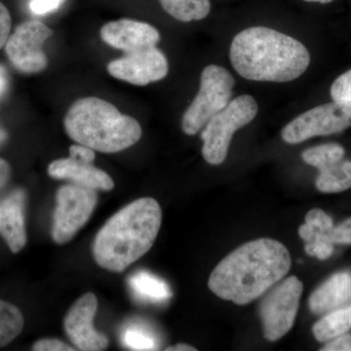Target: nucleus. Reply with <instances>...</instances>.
I'll return each instance as SVG.
<instances>
[{
  "label": "nucleus",
  "instance_id": "f03ea898",
  "mask_svg": "<svg viewBox=\"0 0 351 351\" xmlns=\"http://www.w3.org/2000/svg\"><path fill=\"white\" fill-rule=\"evenodd\" d=\"M230 58L239 75L254 82H293L311 64L304 44L267 27L239 32L230 45Z\"/></svg>",
  "mask_w": 351,
  "mask_h": 351
},
{
  "label": "nucleus",
  "instance_id": "9d476101",
  "mask_svg": "<svg viewBox=\"0 0 351 351\" xmlns=\"http://www.w3.org/2000/svg\"><path fill=\"white\" fill-rule=\"evenodd\" d=\"M52 36V29L43 22L32 20L23 23L7 39V56L22 73H39L47 66V57L43 46Z\"/></svg>",
  "mask_w": 351,
  "mask_h": 351
},
{
  "label": "nucleus",
  "instance_id": "a878e982",
  "mask_svg": "<svg viewBox=\"0 0 351 351\" xmlns=\"http://www.w3.org/2000/svg\"><path fill=\"white\" fill-rule=\"evenodd\" d=\"M331 240L334 244H351V218L332 228Z\"/></svg>",
  "mask_w": 351,
  "mask_h": 351
},
{
  "label": "nucleus",
  "instance_id": "ddd939ff",
  "mask_svg": "<svg viewBox=\"0 0 351 351\" xmlns=\"http://www.w3.org/2000/svg\"><path fill=\"white\" fill-rule=\"evenodd\" d=\"M101 38L115 49L130 53L154 47L160 40V34L147 23L121 19L103 25Z\"/></svg>",
  "mask_w": 351,
  "mask_h": 351
},
{
  "label": "nucleus",
  "instance_id": "6e6552de",
  "mask_svg": "<svg viewBox=\"0 0 351 351\" xmlns=\"http://www.w3.org/2000/svg\"><path fill=\"white\" fill-rule=\"evenodd\" d=\"M302 290V281L290 276L267 291L260 306L263 336L267 341H278L292 329Z\"/></svg>",
  "mask_w": 351,
  "mask_h": 351
},
{
  "label": "nucleus",
  "instance_id": "423d86ee",
  "mask_svg": "<svg viewBox=\"0 0 351 351\" xmlns=\"http://www.w3.org/2000/svg\"><path fill=\"white\" fill-rule=\"evenodd\" d=\"M234 84V78L223 66L210 64L203 69L199 92L182 117V131L189 136L198 133L228 105Z\"/></svg>",
  "mask_w": 351,
  "mask_h": 351
},
{
  "label": "nucleus",
  "instance_id": "72a5a7b5",
  "mask_svg": "<svg viewBox=\"0 0 351 351\" xmlns=\"http://www.w3.org/2000/svg\"><path fill=\"white\" fill-rule=\"evenodd\" d=\"M7 137H8V135H7V132L4 130L3 128H2L1 125H0V145L5 142Z\"/></svg>",
  "mask_w": 351,
  "mask_h": 351
},
{
  "label": "nucleus",
  "instance_id": "2eb2a0df",
  "mask_svg": "<svg viewBox=\"0 0 351 351\" xmlns=\"http://www.w3.org/2000/svg\"><path fill=\"white\" fill-rule=\"evenodd\" d=\"M48 174L53 179L69 180L73 184L95 191H112L114 182L105 171L92 164L78 162L73 158L57 159L48 166Z\"/></svg>",
  "mask_w": 351,
  "mask_h": 351
},
{
  "label": "nucleus",
  "instance_id": "c756f323",
  "mask_svg": "<svg viewBox=\"0 0 351 351\" xmlns=\"http://www.w3.org/2000/svg\"><path fill=\"white\" fill-rule=\"evenodd\" d=\"M323 351H351V335L345 334L339 335L336 338L330 339Z\"/></svg>",
  "mask_w": 351,
  "mask_h": 351
},
{
  "label": "nucleus",
  "instance_id": "473e14b6",
  "mask_svg": "<svg viewBox=\"0 0 351 351\" xmlns=\"http://www.w3.org/2000/svg\"><path fill=\"white\" fill-rule=\"evenodd\" d=\"M167 351H195L196 350L195 348L193 346H188V345H177L174 346H170V348H166Z\"/></svg>",
  "mask_w": 351,
  "mask_h": 351
},
{
  "label": "nucleus",
  "instance_id": "393cba45",
  "mask_svg": "<svg viewBox=\"0 0 351 351\" xmlns=\"http://www.w3.org/2000/svg\"><path fill=\"white\" fill-rule=\"evenodd\" d=\"M64 1V0H31L29 9L34 15H45L58 10Z\"/></svg>",
  "mask_w": 351,
  "mask_h": 351
},
{
  "label": "nucleus",
  "instance_id": "4be33fe9",
  "mask_svg": "<svg viewBox=\"0 0 351 351\" xmlns=\"http://www.w3.org/2000/svg\"><path fill=\"white\" fill-rule=\"evenodd\" d=\"M121 341L125 348L132 350H158L156 335L144 324L131 323L121 332Z\"/></svg>",
  "mask_w": 351,
  "mask_h": 351
},
{
  "label": "nucleus",
  "instance_id": "f704fd0d",
  "mask_svg": "<svg viewBox=\"0 0 351 351\" xmlns=\"http://www.w3.org/2000/svg\"><path fill=\"white\" fill-rule=\"evenodd\" d=\"M304 1L317 2V3L327 4V3H330V2L334 1V0H304Z\"/></svg>",
  "mask_w": 351,
  "mask_h": 351
},
{
  "label": "nucleus",
  "instance_id": "bb28decb",
  "mask_svg": "<svg viewBox=\"0 0 351 351\" xmlns=\"http://www.w3.org/2000/svg\"><path fill=\"white\" fill-rule=\"evenodd\" d=\"M34 351H73L75 348H71L64 341L57 339H43L34 343L32 346Z\"/></svg>",
  "mask_w": 351,
  "mask_h": 351
},
{
  "label": "nucleus",
  "instance_id": "b1692460",
  "mask_svg": "<svg viewBox=\"0 0 351 351\" xmlns=\"http://www.w3.org/2000/svg\"><path fill=\"white\" fill-rule=\"evenodd\" d=\"M331 96L335 101L351 103V69L339 76L332 83Z\"/></svg>",
  "mask_w": 351,
  "mask_h": 351
},
{
  "label": "nucleus",
  "instance_id": "f257e3e1",
  "mask_svg": "<svg viewBox=\"0 0 351 351\" xmlns=\"http://www.w3.org/2000/svg\"><path fill=\"white\" fill-rule=\"evenodd\" d=\"M288 249L277 240H253L232 252L215 267L208 286L226 301L244 306L265 294L288 274Z\"/></svg>",
  "mask_w": 351,
  "mask_h": 351
},
{
  "label": "nucleus",
  "instance_id": "2f4dec72",
  "mask_svg": "<svg viewBox=\"0 0 351 351\" xmlns=\"http://www.w3.org/2000/svg\"><path fill=\"white\" fill-rule=\"evenodd\" d=\"M9 80L6 69L0 64V98L4 96L8 89Z\"/></svg>",
  "mask_w": 351,
  "mask_h": 351
},
{
  "label": "nucleus",
  "instance_id": "4468645a",
  "mask_svg": "<svg viewBox=\"0 0 351 351\" xmlns=\"http://www.w3.org/2000/svg\"><path fill=\"white\" fill-rule=\"evenodd\" d=\"M25 199V191L19 189L0 201V235L14 254L22 251L27 241Z\"/></svg>",
  "mask_w": 351,
  "mask_h": 351
},
{
  "label": "nucleus",
  "instance_id": "20e7f679",
  "mask_svg": "<svg viewBox=\"0 0 351 351\" xmlns=\"http://www.w3.org/2000/svg\"><path fill=\"white\" fill-rule=\"evenodd\" d=\"M64 126L71 140L104 154L128 149L143 133L134 117L122 114L112 104L97 97L75 101L64 117Z\"/></svg>",
  "mask_w": 351,
  "mask_h": 351
},
{
  "label": "nucleus",
  "instance_id": "0eeeda50",
  "mask_svg": "<svg viewBox=\"0 0 351 351\" xmlns=\"http://www.w3.org/2000/svg\"><path fill=\"white\" fill-rule=\"evenodd\" d=\"M98 202L96 191L75 184L58 189L56 207L53 215L52 239L66 244L86 225Z\"/></svg>",
  "mask_w": 351,
  "mask_h": 351
},
{
  "label": "nucleus",
  "instance_id": "7c9ffc66",
  "mask_svg": "<svg viewBox=\"0 0 351 351\" xmlns=\"http://www.w3.org/2000/svg\"><path fill=\"white\" fill-rule=\"evenodd\" d=\"M11 167L4 159L0 158V191L6 186L10 179Z\"/></svg>",
  "mask_w": 351,
  "mask_h": 351
},
{
  "label": "nucleus",
  "instance_id": "a211bd4d",
  "mask_svg": "<svg viewBox=\"0 0 351 351\" xmlns=\"http://www.w3.org/2000/svg\"><path fill=\"white\" fill-rule=\"evenodd\" d=\"M351 329V306L334 309L313 326V335L321 343L336 338Z\"/></svg>",
  "mask_w": 351,
  "mask_h": 351
},
{
  "label": "nucleus",
  "instance_id": "9b49d317",
  "mask_svg": "<svg viewBox=\"0 0 351 351\" xmlns=\"http://www.w3.org/2000/svg\"><path fill=\"white\" fill-rule=\"evenodd\" d=\"M169 71L165 55L154 47L125 53L108 64V71L117 80L145 86L163 80Z\"/></svg>",
  "mask_w": 351,
  "mask_h": 351
},
{
  "label": "nucleus",
  "instance_id": "412c9836",
  "mask_svg": "<svg viewBox=\"0 0 351 351\" xmlns=\"http://www.w3.org/2000/svg\"><path fill=\"white\" fill-rule=\"evenodd\" d=\"M24 316L17 306L0 300V348L8 346L24 329Z\"/></svg>",
  "mask_w": 351,
  "mask_h": 351
},
{
  "label": "nucleus",
  "instance_id": "f8f14e48",
  "mask_svg": "<svg viewBox=\"0 0 351 351\" xmlns=\"http://www.w3.org/2000/svg\"><path fill=\"white\" fill-rule=\"evenodd\" d=\"M98 299L93 293L82 295L64 316V327L71 343L83 351L105 350L108 346L106 335L94 328Z\"/></svg>",
  "mask_w": 351,
  "mask_h": 351
},
{
  "label": "nucleus",
  "instance_id": "f3484780",
  "mask_svg": "<svg viewBox=\"0 0 351 351\" xmlns=\"http://www.w3.org/2000/svg\"><path fill=\"white\" fill-rule=\"evenodd\" d=\"M128 283L134 297L138 301L158 304L172 297V291L165 281L144 270L131 276Z\"/></svg>",
  "mask_w": 351,
  "mask_h": 351
},
{
  "label": "nucleus",
  "instance_id": "7ed1b4c3",
  "mask_svg": "<svg viewBox=\"0 0 351 351\" xmlns=\"http://www.w3.org/2000/svg\"><path fill=\"white\" fill-rule=\"evenodd\" d=\"M162 211L154 198L133 201L108 219L97 233L93 257L103 269L122 272L151 250L160 230Z\"/></svg>",
  "mask_w": 351,
  "mask_h": 351
},
{
  "label": "nucleus",
  "instance_id": "5701e85b",
  "mask_svg": "<svg viewBox=\"0 0 351 351\" xmlns=\"http://www.w3.org/2000/svg\"><path fill=\"white\" fill-rule=\"evenodd\" d=\"M345 154V149L341 145L326 144L306 149L302 157L304 162L320 171L343 160Z\"/></svg>",
  "mask_w": 351,
  "mask_h": 351
},
{
  "label": "nucleus",
  "instance_id": "c85d7f7f",
  "mask_svg": "<svg viewBox=\"0 0 351 351\" xmlns=\"http://www.w3.org/2000/svg\"><path fill=\"white\" fill-rule=\"evenodd\" d=\"M11 31V16L8 9L0 2V49L4 47Z\"/></svg>",
  "mask_w": 351,
  "mask_h": 351
},
{
  "label": "nucleus",
  "instance_id": "39448f33",
  "mask_svg": "<svg viewBox=\"0 0 351 351\" xmlns=\"http://www.w3.org/2000/svg\"><path fill=\"white\" fill-rule=\"evenodd\" d=\"M258 103L250 95H242L230 101L223 110L215 114L201 133L202 156L211 165H219L228 156L233 134L255 119Z\"/></svg>",
  "mask_w": 351,
  "mask_h": 351
},
{
  "label": "nucleus",
  "instance_id": "cd10ccee",
  "mask_svg": "<svg viewBox=\"0 0 351 351\" xmlns=\"http://www.w3.org/2000/svg\"><path fill=\"white\" fill-rule=\"evenodd\" d=\"M69 157L78 162L92 164L95 159L94 149L80 144L69 147Z\"/></svg>",
  "mask_w": 351,
  "mask_h": 351
},
{
  "label": "nucleus",
  "instance_id": "6ab92c4d",
  "mask_svg": "<svg viewBox=\"0 0 351 351\" xmlns=\"http://www.w3.org/2000/svg\"><path fill=\"white\" fill-rule=\"evenodd\" d=\"M319 172L316 188L321 193H341L351 188V161L343 159Z\"/></svg>",
  "mask_w": 351,
  "mask_h": 351
},
{
  "label": "nucleus",
  "instance_id": "dca6fc26",
  "mask_svg": "<svg viewBox=\"0 0 351 351\" xmlns=\"http://www.w3.org/2000/svg\"><path fill=\"white\" fill-rule=\"evenodd\" d=\"M351 300V274H335L316 289L309 298V308L314 314H324Z\"/></svg>",
  "mask_w": 351,
  "mask_h": 351
},
{
  "label": "nucleus",
  "instance_id": "aec40b11",
  "mask_svg": "<svg viewBox=\"0 0 351 351\" xmlns=\"http://www.w3.org/2000/svg\"><path fill=\"white\" fill-rule=\"evenodd\" d=\"M165 12L180 22L189 23L206 18L211 11L209 0H158Z\"/></svg>",
  "mask_w": 351,
  "mask_h": 351
},
{
  "label": "nucleus",
  "instance_id": "1a4fd4ad",
  "mask_svg": "<svg viewBox=\"0 0 351 351\" xmlns=\"http://www.w3.org/2000/svg\"><path fill=\"white\" fill-rule=\"evenodd\" d=\"M351 127V103L332 101L302 113L284 127L281 137L290 145L317 136L332 135Z\"/></svg>",
  "mask_w": 351,
  "mask_h": 351
}]
</instances>
